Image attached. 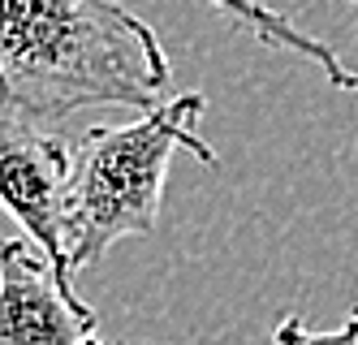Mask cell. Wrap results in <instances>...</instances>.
<instances>
[{
	"label": "cell",
	"mask_w": 358,
	"mask_h": 345,
	"mask_svg": "<svg viewBox=\"0 0 358 345\" xmlns=\"http://www.w3.org/2000/svg\"><path fill=\"white\" fill-rule=\"evenodd\" d=\"M169 78L160 35L117 0H0V104L22 121L95 104L151 113Z\"/></svg>",
	"instance_id": "1"
},
{
	"label": "cell",
	"mask_w": 358,
	"mask_h": 345,
	"mask_svg": "<svg viewBox=\"0 0 358 345\" xmlns=\"http://www.w3.org/2000/svg\"><path fill=\"white\" fill-rule=\"evenodd\" d=\"M208 99L186 91L177 99L138 113L130 125H95L73 147L69 173V207H65V246L69 268L99 263L121 237H151L160 220V195L169 155L186 147L194 160L220 169V155L199 139V113Z\"/></svg>",
	"instance_id": "2"
},
{
	"label": "cell",
	"mask_w": 358,
	"mask_h": 345,
	"mask_svg": "<svg viewBox=\"0 0 358 345\" xmlns=\"http://www.w3.org/2000/svg\"><path fill=\"white\" fill-rule=\"evenodd\" d=\"M73 147L22 117H0V207L31 233L48 255L61 289L78 298L65 246V207H69Z\"/></svg>",
	"instance_id": "3"
},
{
	"label": "cell",
	"mask_w": 358,
	"mask_h": 345,
	"mask_svg": "<svg viewBox=\"0 0 358 345\" xmlns=\"http://www.w3.org/2000/svg\"><path fill=\"white\" fill-rule=\"evenodd\" d=\"M95 324L99 315L65 294L39 246L0 242V345H83Z\"/></svg>",
	"instance_id": "4"
},
{
	"label": "cell",
	"mask_w": 358,
	"mask_h": 345,
	"mask_svg": "<svg viewBox=\"0 0 358 345\" xmlns=\"http://www.w3.org/2000/svg\"><path fill=\"white\" fill-rule=\"evenodd\" d=\"M208 5L220 9V13H229L234 22H242L259 43L306 57V61H311V65L328 78V87H337V91H358V69L341 65L337 52H332L328 43H320V39H311L306 31H298V26H294L285 13H276V9L259 5V0H208Z\"/></svg>",
	"instance_id": "5"
},
{
	"label": "cell",
	"mask_w": 358,
	"mask_h": 345,
	"mask_svg": "<svg viewBox=\"0 0 358 345\" xmlns=\"http://www.w3.org/2000/svg\"><path fill=\"white\" fill-rule=\"evenodd\" d=\"M272 345H358V302L350 311V320L332 332H315V328H306L298 315H285L272 332Z\"/></svg>",
	"instance_id": "6"
},
{
	"label": "cell",
	"mask_w": 358,
	"mask_h": 345,
	"mask_svg": "<svg viewBox=\"0 0 358 345\" xmlns=\"http://www.w3.org/2000/svg\"><path fill=\"white\" fill-rule=\"evenodd\" d=\"M350 5H354V9H358V0H350Z\"/></svg>",
	"instance_id": "7"
}]
</instances>
